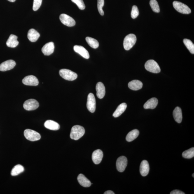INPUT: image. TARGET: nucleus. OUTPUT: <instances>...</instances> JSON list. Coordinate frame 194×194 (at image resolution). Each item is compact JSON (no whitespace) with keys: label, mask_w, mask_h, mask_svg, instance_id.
Wrapping results in <instances>:
<instances>
[{"label":"nucleus","mask_w":194,"mask_h":194,"mask_svg":"<svg viewBox=\"0 0 194 194\" xmlns=\"http://www.w3.org/2000/svg\"><path fill=\"white\" fill-rule=\"evenodd\" d=\"M85 133V130L82 126L76 125L72 128L70 137L72 139L78 140L82 137Z\"/></svg>","instance_id":"f257e3e1"},{"label":"nucleus","mask_w":194,"mask_h":194,"mask_svg":"<svg viewBox=\"0 0 194 194\" xmlns=\"http://www.w3.org/2000/svg\"><path fill=\"white\" fill-rule=\"evenodd\" d=\"M137 41L136 36L134 34H130L126 36L123 41V46L125 50H129L134 46Z\"/></svg>","instance_id":"f03ea898"},{"label":"nucleus","mask_w":194,"mask_h":194,"mask_svg":"<svg viewBox=\"0 0 194 194\" xmlns=\"http://www.w3.org/2000/svg\"><path fill=\"white\" fill-rule=\"evenodd\" d=\"M60 75L63 78L68 81H72L78 78V74L69 69H63L60 70Z\"/></svg>","instance_id":"7ed1b4c3"},{"label":"nucleus","mask_w":194,"mask_h":194,"mask_svg":"<svg viewBox=\"0 0 194 194\" xmlns=\"http://www.w3.org/2000/svg\"><path fill=\"white\" fill-rule=\"evenodd\" d=\"M145 68L148 71L152 73H158L160 72L161 69L158 63L154 60H149L145 64Z\"/></svg>","instance_id":"20e7f679"},{"label":"nucleus","mask_w":194,"mask_h":194,"mask_svg":"<svg viewBox=\"0 0 194 194\" xmlns=\"http://www.w3.org/2000/svg\"><path fill=\"white\" fill-rule=\"evenodd\" d=\"M174 8L179 12L184 14H190L191 9L186 4L178 1H175L173 2Z\"/></svg>","instance_id":"39448f33"},{"label":"nucleus","mask_w":194,"mask_h":194,"mask_svg":"<svg viewBox=\"0 0 194 194\" xmlns=\"http://www.w3.org/2000/svg\"><path fill=\"white\" fill-rule=\"evenodd\" d=\"M24 135L26 138L31 141H38L41 139V135L39 133L30 129L26 130Z\"/></svg>","instance_id":"423d86ee"},{"label":"nucleus","mask_w":194,"mask_h":194,"mask_svg":"<svg viewBox=\"0 0 194 194\" xmlns=\"http://www.w3.org/2000/svg\"><path fill=\"white\" fill-rule=\"evenodd\" d=\"M39 104L36 100L30 99L26 101L23 104L24 108L28 111L35 110L39 107Z\"/></svg>","instance_id":"0eeeda50"},{"label":"nucleus","mask_w":194,"mask_h":194,"mask_svg":"<svg viewBox=\"0 0 194 194\" xmlns=\"http://www.w3.org/2000/svg\"><path fill=\"white\" fill-rule=\"evenodd\" d=\"M60 21L65 25L72 27L76 25V22L73 18L65 14H62L59 16Z\"/></svg>","instance_id":"6e6552de"},{"label":"nucleus","mask_w":194,"mask_h":194,"mask_svg":"<svg viewBox=\"0 0 194 194\" xmlns=\"http://www.w3.org/2000/svg\"><path fill=\"white\" fill-rule=\"evenodd\" d=\"M87 107L89 111L91 113H94L96 107V102L94 95L90 93L88 95Z\"/></svg>","instance_id":"1a4fd4ad"},{"label":"nucleus","mask_w":194,"mask_h":194,"mask_svg":"<svg viewBox=\"0 0 194 194\" xmlns=\"http://www.w3.org/2000/svg\"><path fill=\"white\" fill-rule=\"evenodd\" d=\"M127 165V158L125 156H121L117 160L116 167L118 171L123 172L125 171Z\"/></svg>","instance_id":"9d476101"},{"label":"nucleus","mask_w":194,"mask_h":194,"mask_svg":"<svg viewBox=\"0 0 194 194\" xmlns=\"http://www.w3.org/2000/svg\"><path fill=\"white\" fill-rule=\"evenodd\" d=\"M22 81L24 85L27 86H36L38 85L39 83L38 79L35 76L33 75L25 77Z\"/></svg>","instance_id":"9b49d317"},{"label":"nucleus","mask_w":194,"mask_h":194,"mask_svg":"<svg viewBox=\"0 0 194 194\" xmlns=\"http://www.w3.org/2000/svg\"><path fill=\"white\" fill-rule=\"evenodd\" d=\"M16 65V63L13 60H7L0 64V71H9L13 69Z\"/></svg>","instance_id":"f8f14e48"},{"label":"nucleus","mask_w":194,"mask_h":194,"mask_svg":"<svg viewBox=\"0 0 194 194\" xmlns=\"http://www.w3.org/2000/svg\"><path fill=\"white\" fill-rule=\"evenodd\" d=\"M54 45L53 42H49L44 45L41 49L42 52L45 55H50L54 51Z\"/></svg>","instance_id":"ddd939ff"},{"label":"nucleus","mask_w":194,"mask_h":194,"mask_svg":"<svg viewBox=\"0 0 194 194\" xmlns=\"http://www.w3.org/2000/svg\"><path fill=\"white\" fill-rule=\"evenodd\" d=\"M103 157L102 151L100 149L95 150L92 154V160L95 164H99L101 162Z\"/></svg>","instance_id":"4468645a"},{"label":"nucleus","mask_w":194,"mask_h":194,"mask_svg":"<svg viewBox=\"0 0 194 194\" xmlns=\"http://www.w3.org/2000/svg\"><path fill=\"white\" fill-rule=\"evenodd\" d=\"M74 50L76 52L79 54L83 57L86 59L90 58L89 54L88 51L83 47L79 45H75L73 47Z\"/></svg>","instance_id":"2eb2a0df"},{"label":"nucleus","mask_w":194,"mask_h":194,"mask_svg":"<svg viewBox=\"0 0 194 194\" xmlns=\"http://www.w3.org/2000/svg\"><path fill=\"white\" fill-rule=\"evenodd\" d=\"M97 90V95L99 99L103 98L106 94V88L104 84L101 82L98 83L96 87Z\"/></svg>","instance_id":"dca6fc26"},{"label":"nucleus","mask_w":194,"mask_h":194,"mask_svg":"<svg viewBox=\"0 0 194 194\" xmlns=\"http://www.w3.org/2000/svg\"><path fill=\"white\" fill-rule=\"evenodd\" d=\"M149 163L146 160L142 161L140 166V172L142 176L145 177L149 174Z\"/></svg>","instance_id":"f3484780"},{"label":"nucleus","mask_w":194,"mask_h":194,"mask_svg":"<svg viewBox=\"0 0 194 194\" xmlns=\"http://www.w3.org/2000/svg\"><path fill=\"white\" fill-rule=\"evenodd\" d=\"M18 37L17 36L11 34L6 42V45L9 47L14 48L16 47L19 44V42L17 40Z\"/></svg>","instance_id":"a211bd4d"},{"label":"nucleus","mask_w":194,"mask_h":194,"mask_svg":"<svg viewBox=\"0 0 194 194\" xmlns=\"http://www.w3.org/2000/svg\"><path fill=\"white\" fill-rule=\"evenodd\" d=\"M40 36L39 33L34 29H30L28 31L27 37L29 40L32 42H36Z\"/></svg>","instance_id":"6ab92c4d"},{"label":"nucleus","mask_w":194,"mask_h":194,"mask_svg":"<svg viewBox=\"0 0 194 194\" xmlns=\"http://www.w3.org/2000/svg\"><path fill=\"white\" fill-rule=\"evenodd\" d=\"M158 103L157 98H151L147 101L144 105V107L145 109H154L156 108Z\"/></svg>","instance_id":"aec40b11"},{"label":"nucleus","mask_w":194,"mask_h":194,"mask_svg":"<svg viewBox=\"0 0 194 194\" xmlns=\"http://www.w3.org/2000/svg\"><path fill=\"white\" fill-rule=\"evenodd\" d=\"M44 126L47 129L51 130H57L60 128L59 124L52 120L46 121L44 123Z\"/></svg>","instance_id":"412c9836"},{"label":"nucleus","mask_w":194,"mask_h":194,"mask_svg":"<svg viewBox=\"0 0 194 194\" xmlns=\"http://www.w3.org/2000/svg\"><path fill=\"white\" fill-rule=\"evenodd\" d=\"M78 180L79 184L84 187H88L92 185L90 181L83 174L78 175Z\"/></svg>","instance_id":"4be33fe9"},{"label":"nucleus","mask_w":194,"mask_h":194,"mask_svg":"<svg viewBox=\"0 0 194 194\" xmlns=\"http://www.w3.org/2000/svg\"><path fill=\"white\" fill-rule=\"evenodd\" d=\"M128 87L133 90H138L142 88L143 84L141 81L138 80H134L128 83Z\"/></svg>","instance_id":"5701e85b"},{"label":"nucleus","mask_w":194,"mask_h":194,"mask_svg":"<svg viewBox=\"0 0 194 194\" xmlns=\"http://www.w3.org/2000/svg\"><path fill=\"white\" fill-rule=\"evenodd\" d=\"M127 105L125 103H122L119 105L113 114V116L115 118L120 116L121 114L125 112L126 108H127Z\"/></svg>","instance_id":"b1692460"},{"label":"nucleus","mask_w":194,"mask_h":194,"mask_svg":"<svg viewBox=\"0 0 194 194\" xmlns=\"http://www.w3.org/2000/svg\"><path fill=\"white\" fill-rule=\"evenodd\" d=\"M173 116L175 121L177 123H181L182 120V114L181 109L179 107H177L173 112Z\"/></svg>","instance_id":"393cba45"},{"label":"nucleus","mask_w":194,"mask_h":194,"mask_svg":"<svg viewBox=\"0 0 194 194\" xmlns=\"http://www.w3.org/2000/svg\"><path fill=\"white\" fill-rule=\"evenodd\" d=\"M139 134V130L136 129L133 130L128 133L126 137V140L128 142H132L138 137Z\"/></svg>","instance_id":"a878e982"},{"label":"nucleus","mask_w":194,"mask_h":194,"mask_svg":"<svg viewBox=\"0 0 194 194\" xmlns=\"http://www.w3.org/2000/svg\"><path fill=\"white\" fill-rule=\"evenodd\" d=\"M24 171V168L21 165H17L14 167L11 172V175L12 176H17Z\"/></svg>","instance_id":"bb28decb"},{"label":"nucleus","mask_w":194,"mask_h":194,"mask_svg":"<svg viewBox=\"0 0 194 194\" xmlns=\"http://www.w3.org/2000/svg\"><path fill=\"white\" fill-rule=\"evenodd\" d=\"M86 40L88 45L93 48L97 49L99 46V42L97 40L92 38V37H87L86 38Z\"/></svg>","instance_id":"cd10ccee"},{"label":"nucleus","mask_w":194,"mask_h":194,"mask_svg":"<svg viewBox=\"0 0 194 194\" xmlns=\"http://www.w3.org/2000/svg\"><path fill=\"white\" fill-rule=\"evenodd\" d=\"M183 43L184 45L186 46L188 50L190 51V53L192 54H194V45L192 42L190 40L188 39H184L183 40Z\"/></svg>","instance_id":"c85d7f7f"},{"label":"nucleus","mask_w":194,"mask_h":194,"mask_svg":"<svg viewBox=\"0 0 194 194\" xmlns=\"http://www.w3.org/2000/svg\"><path fill=\"white\" fill-rule=\"evenodd\" d=\"M182 156L186 159L192 158L194 156V148H192L183 152L182 153Z\"/></svg>","instance_id":"c756f323"},{"label":"nucleus","mask_w":194,"mask_h":194,"mask_svg":"<svg viewBox=\"0 0 194 194\" xmlns=\"http://www.w3.org/2000/svg\"><path fill=\"white\" fill-rule=\"evenodd\" d=\"M149 4H150L152 9L154 12L156 13L160 12L159 6L158 2L156 0H150Z\"/></svg>","instance_id":"7c9ffc66"},{"label":"nucleus","mask_w":194,"mask_h":194,"mask_svg":"<svg viewBox=\"0 0 194 194\" xmlns=\"http://www.w3.org/2000/svg\"><path fill=\"white\" fill-rule=\"evenodd\" d=\"M104 4V0H97V8L100 15L103 16L104 12L102 8Z\"/></svg>","instance_id":"2f4dec72"},{"label":"nucleus","mask_w":194,"mask_h":194,"mask_svg":"<svg viewBox=\"0 0 194 194\" xmlns=\"http://www.w3.org/2000/svg\"><path fill=\"white\" fill-rule=\"evenodd\" d=\"M139 12L138 8L136 6H134L132 7L131 16L133 19L136 18L139 15Z\"/></svg>","instance_id":"473e14b6"},{"label":"nucleus","mask_w":194,"mask_h":194,"mask_svg":"<svg viewBox=\"0 0 194 194\" xmlns=\"http://www.w3.org/2000/svg\"><path fill=\"white\" fill-rule=\"evenodd\" d=\"M72 2L75 3L81 10H84L85 8V6L83 0H71Z\"/></svg>","instance_id":"72a5a7b5"},{"label":"nucleus","mask_w":194,"mask_h":194,"mask_svg":"<svg viewBox=\"0 0 194 194\" xmlns=\"http://www.w3.org/2000/svg\"><path fill=\"white\" fill-rule=\"evenodd\" d=\"M42 2V0H34L33 9L36 11L40 7Z\"/></svg>","instance_id":"f704fd0d"},{"label":"nucleus","mask_w":194,"mask_h":194,"mask_svg":"<svg viewBox=\"0 0 194 194\" xmlns=\"http://www.w3.org/2000/svg\"><path fill=\"white\" fill-rule=\"evenodd\" d=\"M170 194H185V193L179 190H174L173 191L170 193Z\"/></svg>","instance_id":"c9c22d12"},{"label":"nucleus","mask_w":194,"mask_h":194,"mask_svg":"<svg viewBox=\"0 0 194 194\" xmlns=\"http://www.w3.org/2000/svg\"><path fill=\"white\" fill-rule=\"evenodd\" d=\"M104 194H115V193H114L113 192L109 190V191H107L106 192H105L104 193Z\"/></svg>","instance_id":"e433bc0d"},{"label":"nucleus","mask_w":194,"mask_h":194,"mask_svg":"<svg viewBox=\"0 0 194 194\" xmlns=\"http://www.w3.org/2000/svg\"><path fill=\"white\" fill-rule=\"evenodd\" d=\"M8 1L10 2H15L16 0H8Z\"/></svg>","instance_id":"4c0bfd02"},{"label":"nucleus","mask_w":194,"mask_h":194,"mask_svg":"<svg viewBox=\"0 0 194 194\" xmlns=\"http://www.w3.org/2000/svg\"><path fill=\"white\" fill-rule=\"evenodd\" d=\"M194 173H193V174H192V177H194Z\"/></svg>","instance_id":"58836bf2"}]
</instances>
